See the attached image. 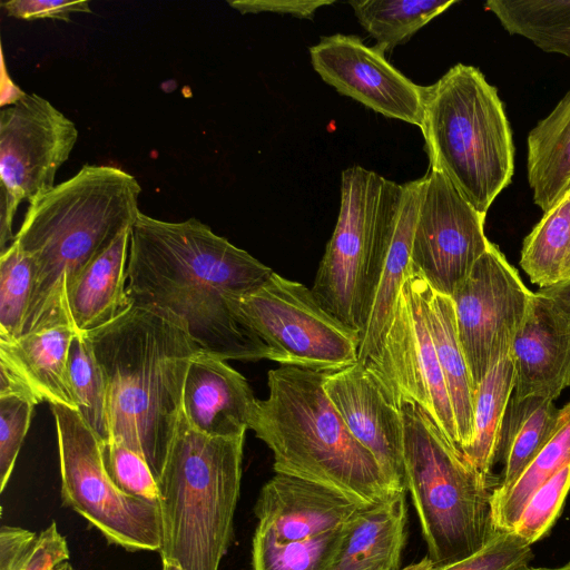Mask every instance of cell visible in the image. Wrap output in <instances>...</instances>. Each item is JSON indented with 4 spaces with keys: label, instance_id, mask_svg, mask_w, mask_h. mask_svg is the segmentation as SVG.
I'll use <instances>...</instances> for the list:
<instances>
[{
    "label": "cell",
    "instance_id": "ab89813d",
    "mask_svg": "<svg viewBox=\"0 0 570 570\" xmlns=\"http://www.w3.org/2000/svg\"><path fill=\"white\" fill-rule=\"evenodd\" d=\"M227 2L240 13L275 12L297 18H311L316 9L333 3L327 0H236Z\"/></svg>",
    "mask_w": 570,
    "mask_h": 570
},
{
    "label": "cell",
    "instance_id": "f546056e",
    "mask_svg": "<svg viewBox=\"0 0 570 570\" xmlns=\"http://www.w3.org/2000/svg\"><path fill=\"white\" fill-rule=\"evenodd\" d=\"M455 0H353L362 27L386 52L409 40L419 29L454 4Z\"/></svg>",
    "mask_w": 570,
    "mask_h": 570
},
{
    "label": "cell",
    "instance_id": "b9f144b4",
    "mask_svg": "<svg viewBox=\"0 0 570 570\" xmlns=\"http://www.w3.org/2000/svg\"><path fill=\"white\" fill-rule=\"evenodd\" d=\"M1 80H2V85H7V87H1V97L0 98H1V107L2 108L17 104L27 95L17 85L13 83V81L7 73L3 58H2Z\"/></svg>",
    "mask_w": 570,
    "mask_h": 570
},
{
    "label": "cell",
    "instance_id": "8fae6325",
    "mask_svg": "<svg viewBox=\"0 0 570 570\" xmlns=\"http://www.w3.org/2000/svg\"><path fill=\"white\" fill-rule=\"evenodd\" d=\"M425 279L412 266L400 291L379 354L363 363L393 401L420 405L449 441L461 450L446 384L424 309Z\"/></svg>",
    "mask_w": 570,
    "mask_h": 570
},
{
    "label": "cell",
    "instance_id": "d4e9b609",
    "mask_svg": "<svg viewBox=\"0 0 570 570\" xmlns=\"http://www.w3.org/2000/svg\"><path fill=\"white\" fill-rule=\"evenodd\" d=\"M560 409L541 396H511L502 425L499 453L503 470L497 490L514 483L557 430Z\"/></svg>",
    "mask_w": 570,
    "mask_h": 570
},
{
    "label": "cell",
    "instance_id": "f35d334b",
    "mask_svg": "<svg viewBox=\"0 0 570 570\" xmlns=\"http://www.w3.org/2000/svg\"><path fill=\"white\" fill-rule=\"evenodd\" d=\"M1 7L8 16L28 21L52 19L69 22L71 13L91 12L87 0H10L1 2Z\"/></svg>",
    "mask_w": 570,
    "mask_h": 570
},
{
    "label": "cell",
    "instance_id": "60d3db41",
    "mask_svg": "<svg viewBox=\"0 0 570 570\" xmlns=\"http://www.w3.org/2000/svg\"><path fill=\"white\" fill-rule=\"evenodd\" d=\"M538 292L553 299L570 318V279L539 288Z\"/></svg>",
    "mask_w": 570,
    "mask_h": 570
},
{
    "label": "cell",
    "instance_id": "83f0119b",
    "mask_svg": "<svg viewBox=\"0 0 570 570\" xmlns=\"http://www.w3.org/2000/svg\"><path fill=\"white\" fill-rule=\"evenodd\" d=\"M510 35L529 39L546 52L570 57V0H489Z\"/></svg>",
    "mask_w": 570,
    "mask_h": 570
},
{
    "label": "cell",
    "instance_id": "52a82bcc",
    "mask_svg": "<svg viewBox=\"0 0 570 570\" xmlns=\"http://www.w3.org/2000/svg\"><path fill=\"white\" fill-rule=\"evenodd\" d=\"M420 128L430 168L487 214L514 169L511 128L495 87L478 68L453 66L425 87Z\"/></svg>",
    "mask_w": 570,
    "mask_h": 570
},
{
    "label": "cell",
    "instance_id": "8d00e7d4",
    "mask_svg": "<svg viewBox=\"0 0 570 570\" xmlns=\"http://www.w3.org/2000/svg\"><path fill=\"white\" fill-rule=\"evenodd\" d=\"M38 403L20 393L0 394V491L11 476Z\"/></svg>",
    "mask_w": 570,
    "mask_h": 570
},
{
    "label": "cell",
    "instance_id": "30bf717a",
    "mask_svg": "<svg viewBox=\"0 0 570 570\" xmlns=\"http://www.w3.org/2000/svg\"><path fill=\"white\" fill-rule=\"evenodd\" d=\"M50 409L58 436L63 504L110 543L129 551H159L158 503L125 494L114 484L104 466L100 441L77 410L65 405Z\"/></svg>",
    "mask_w": 570,
    "mask_h": 570
},
{
    "label": "cell",
    "instance_id": "d590c367",
    "mask_svg": "<svg viewBox=\"0 0 570 570\" xmlns=\"http://www.w3.org/2000/svg\"><path fill=\"white\" fill-rule=\"evenodd\" d=\"M100 450L104 466L121 492L158 503L157 481L139 454L112 440L100 443Z\"/></svg>",
    "mask_w": 570,
    "mask_h": 570
},
{
    "label": "cell",
    "instance_id": "5bb4252c",
    "mask_svg": "<svg viewBox=\"0 0 570 570\" xmlns=\"http://www.w3.org/2000/svg\"><path fill=\"white\" fill-rule=\"evenodd\" d=\"M78 129L47 99L27 94L0 111V195L18 209L56 185L58 169L68 160Z\"/></svg>",
    "mask_w": 570,
    "mask_h": 570
},
{
    "label": "cell",
    "instance_id": "484cf974",
    "mask_svg": "<svg viewBox=\"0 0 570 570\" xmlns=\"http://www.w3.org/2000/svg\"><path fill=\"white\" fill-rule=\"evenodd\" d=\"M570 462V402L560 409L556 432L505 490L494 489L491 498L495 531L510 532L537 490Z\"/></svg>",
    "mask_w": 570,
    "mask_h": 570
},
{
    "label": "cell",
    "instance_id": "5b68a950",
    "mask_svg": "<svg viewBox=\"0 0 570 570\" xmlns=\"http://www.w3.org/2000/svg\"><path fill=\"white\" fill-rule=\"evenodd\" d=\"M245 435L208 436L180 415L157 480L161 561L218 570L233 539Z\"/></svg>",
    "mask_w": 570,
    "mask_h": 570
},
{
    "label": "cell",
    "instance_id": "603a6c76",
    "mask_svg": "<svg viewBox=\"0 0 570 570\" xmlns=\"http://www.w3.org/2000/svg\"><path fill=\"white\" fill-rule=\"evenodd\" d=\"M424 309L463 451L473 438L475 390L459 341L454 305L451 297L434 292L425 281Z\"/></svg>",
    "mask_w": 570,
    "mask_h": 570
},
{
    "label": "cell",
    "instance_id": "bcb514c9",
    "mask_svg": "<svg viewBox=\"0 0 570 570\" xmlns=\"http://www.w3.org/2000/svg\"><path fill=\"white\" fill-rule=\"evenodd\" d=\"M52 570H75L73 567L68 562L63 561L55 567Z\"/></svg>",
    "mask_w": 570,
    "mask_h": 570
},
{
    "label": "cell",
    "instance_id": "7a4b0ae2",
    "mask_svg": "<svg viewBox=\"0 0 570 570\" xmlns=\"http://www.w3.org/2000/svg\"><path fill=\"white\" fill-rule=\"evenodd\" d=\"M85 335L106 381L110 440L139 454L157 481L177 432L188 365L202 347L175 315L150 305L132 304Z\"/></svg>",
    "mask_w": 570,
    "mask_h": 570
},
{
    "label": "cell",
    "instance_id": "44dd1931",
    "mask_svg": "<svg viewBox=\"0 0 570 570\" xmlns=\"http://www.w3.org/2000/svg\"><path fill=\"white\" fill-rule=\"evenodd\" d=\"M406 491L362 508L326 570H399L406 541Z\"/></svg>",
    "mask_w": 570,
    "mask_h": 570
},
{
    "label": "cell",
    "instance_id": "ffe728a7",
    "mask_svg": "<svg viewBox=\"0 0 570 570\" xmlns=\"http://www.w3.org/2000/svg\"><path fill=\"white\" fill-rule=\"evenodd\" d=\"M75 330L49 327L10 342L0 341V394L20 393L37 403L77 410L68 376Z\"/></svg>",
    "mask_w": 570,
    "mask_h": 570
},
{
    "label": "cell",
    "instance_id": "7bdbcfd3",
    "mask_svg": "<svg viewBox=\"0 0 570 570\" xmlns=\"http://www.w3.org/2000/svg\"><path fill=\"white\" fill-rule=\"evenodd\" d=\"M432 569H433V564H432L431 560L429 559V557L426 556L423 559H421L420 561L412 562L409 566H406L405 568H401L399 570H432Z\"/></svg>",
    "mask_w": 570,
    "mask_h": 570
},
{
    "label": "cell",
    "instance_id": "3957f363",
    "mask_svg": "<svg viewBox=\"0 0 570 570\" xmlns=\"http://www.w3.org/2000/svg\"><path fill=\"white\" fill-rule=\"evenodd\" d=\"M141 187L112 166L85 165L29 204L13 242L31 258L33 288L21 336L70 325L67 296L79 274L139 214Z\"/></svg>",
    "mask_w": 570,
    "mask_h": 570
},
{
    "label": "cell",
    "instance_id": "f1b7e54d",
    "mask_svg": "<svg viewBox=\"0 0 570 570\" xmlns=\"http://www.w3.org/2000/svg\"><path fill=\"white\" fill-rule=\"evenodd\" d=\"M570 259V189L524 238L520 265L540 288L563 281Z\"/></svg>",
    "mask_w": 570,
    "mask_h": 570
},
{
    "label": "cell",
    "instance_id": "277c9868",
    "mask_svg": "<svg viewBox=\"0 0 570 570\" xmlns=\"http://www.w3.org/2000/svg\"><path fill=\"white\" fill-rule=\"evenodd\" d=\"M327 373L289 365L271 370L268 396L256 399L248 429L273 452L275 473L323 484L365 505L382 502L400 491L327 396Z\"/></svg>",
    "mask_w": 570,
    "mask_h": 570
},
{
    "label": "cell",
    "instance_id": "9a60e30c",
    "mask_svg": "<svg viewBox=\"0 0 570 570\" xmlns=\"http://www.w3.org/2000/svg\"><path fill=\"white\" fill-rule=\"evenodd\" d=\"M384 55L341 33L323 37L309 48L314 70L340 94L387 118L421 127L425 87L402 75Z\"/></svg>",
    "mask_w": 570,
    "mask_h": 570
},
{
    "label": "cell",
    "instance_id": "836d02e7",
    "mask_svg": "<svg viewBox=\"0 0 570 570\" xmlns=\"http://www.w3.org/2000/svg\"><path fill=\"white\" fill-rule=\"evenodd\" d=\"M33 278L31 258L12 242L0 253V341L10 342L21 336Z\"/></svg>",
    "mask_w": 570,
    "mask_h": 570
},
{
    "label": "cell",
    "instance_id": "cb8c5ba5",
    "mask_svg": "<svg viewBox=\"0 0 570 570\" xmlns=\"http://www.w3.org/2000/svg\"><path fill=\"white\" fill-rule=\"evenodd\" d=\"M527 174L546 213L570 189V90L528 135Z\"/></svg>",
    "mask_w": 570,
    "mask_h": 570
},
{
    "label": "cell",
    "instance_id": "d6986e66",
    "mask_svg": "<svg viewBox=\"0 0 570 570\" xmlns=\"http://www.w3.org/2000/svg\"><path fill=\"white\" fill-rule=\"evenodd\" d=\"M256 397L246 379L225 361L199 350L185 376L181 413L208 436L245 435Z\"/></svg>",
    "mask_w": 570,
    "mask_h": 570
},
{
    "label": "cell",
    "instance_id": "f6af8a7d",
    "mask_svg": "<svg viewBox=\"0 0 570 570\" xmlns=\"http://www.w3.org/2000/svg\"><path fill=\"white\" fill-rule=\"evenodd\" d=\"M163 570H184L180 566L169 561H163Z\"/></svg>",
    "mask_w": 570,
    "mask_h": 570
},
{
    "label": "cell",
    "instance_id": "ac0fdd59",
    "mask_svg": "<svg viewBox=\"0 0 570 570\" xmlns=\"http://www.w3.org/2000/svg\"><path fill=\"white\" fill-rule=\"evenodd\" d=\"M512 396L556 400L570 387V318L548 296L533 293L511 352Z\"/></svg>",
    "mask_w": 570,
    "mask_h": 570
},
{
    "label": "cell",
    "instance_id": "9c48e42d",
    "mask_svg": "<svg viewBox=\"0 0 570 570\" xmlns=\"http://www.w3.org/2000/svg\"><path fill=\"white\" fill-rule=\"evenodd\" d=\"M229 305L238 322L269 348L268 360L281 365L331 372L358 361L360 333L298 282L273 272Z\"/></svg>",
    "mask_w": 570,
    "mask_h": 570
},
{
    "label": "cell",
    "instance_id": "8992f818",
    "mask_svg": "<svg viewBox=\"0 0 570 570\" xmlns=\"http://www.w3.org/2000/svg\"><path fill=\"white\" fill-rule=\"evenodd\" d=\"M404 487L433 568L479 551L498 531L491 498L500 478L476 469L417 404H400Z\"/></svg>",
    "mask_w": 570,
    "mask_h": 570
},
{
    "label": "cell",
    "instance_id": "ba28073f",
    "mask_svg": "<svg viewBox=\"0 0 570 570\" xmlns=\"http://www.w3.org/2000/svg\"><path fill=\"white\" fill-rule=\"evenodd\" d=\"M403 184L353 166L342 171L337 222L312 291L333 316L358 333L363 294L376 254L390 234Z\"/></svg>",
    "mask_w": 570,
    "mask_h": 570
},
{
    "label": "cell",
    "instance_id": "d6a6232c",
    "mask_svg": "<svg viewBox=\"0 0 570 570\" xmlns=\"http://www.w3.org/2000/svg\"><path fill=\"white\" fill-rule=\"evenodd\" d=\"M66 538L51 522L39 533L13 525L0 530V570H52L69 560Z\"/></svg>",
    "mask_w": 570,
    "mask_h": 570
},
{
    "label": "cell",
    "instance_id": "74e56055",
    "mask_svg": "<svg viewBox=\"0 0 570 570\" xmlns=\"http://www.w3.org/2000/svg\"><path fill=\"white\" fill-rule=\"evenodd\" d=\"M532 558L531 546L512 531L497 532L475 553L432 570H514L529 564Z\"/></svg>",
    "mask_w": 570,
    "mask_h": 570
},
{
    "label": "cell",
    "instance_id": "2e32d148",
    "mask_svg": "<svg viewBox=\"0 0 570 570\" xmlns=\"http://www.w3.org/2000/svg\"><path fill=\"white\" fill-rule=\"evenodd\" d=\"M324 390L352 435L371 452L392 487L405 490L402 412L379 377L357 361L328 372Z\"/></svg>",
    "mask_w": 570,
    "mask_h": 570
},
{
    "label": "cell",
    "instance_id": "6da1fadb",
    "mask_svg": "<svg viewBox=\"0 0 570 570\" xmlns=\"http://www.w3.org/2000/svg\"><path fill=\"white\" fill-rule=\"evenodd\" d=\"M273 271L196 218L165 222L139 212L130 233L127 292L132 304L175 315L205 352L258 361L271 351L238 322L229 302Z\"/></svg>",
    "mask_w": 570,
    "mask_h": 570
},
{
    "label": "cell",
    "instance_id": "e0dca14e",
    "mask_svg": "<svg viewBox=\"0 0 570 570\" xmlns=\"http://www.w3.org/2000/svg\"><path fill=\"white\" fill-rule=\"evenodd\" d=\"M364 507L332 488L275 473L262 487L254 513L256 529L286 543L343 529Z\"/></svg>",
    "mask_w": 570,
    "mask_h": 570
},
{
    "label": "cell",
    "instance_id": "1f68e13d",
    "mask_svg": "<svg viewBox=\"0 0 570 570\" xmlns=\"http://www.w3.org/2000/svg\"><path fill=\"white\" fill-rule=\"evenodd\" d=\"M346 527L286 543L277 542L269 534L255 529L253 570H326L341 547Z\"/></svg>",
    "mask_w": 570,
    "mask_h": 570
},
{
    "label": "cell",
    "instance_id": "e575fe53",
    "mask_svg": "<svg viewBox=\"0 0 570 570\" xmlns=\"http://www.w3.org/2000/svg\"><path fill=\"white\" fill-rule=\"evenodd\" d=\"M569 490L570 462L531 497L512 532L529 546L542 539L559 518Z\"/></svg>",
    "mask_w": 570,
    "mask_h": 570
},
{
    "label": "cell",
    "instance_id": "7402d4cb",
    "mask_svg": "<svg viewBox=\"0 0 570 570\" xmlns=\"http://www.w3.org/2000/svg\"><path fill=\"white\" fill-rule=\"evenodd\" d=\"M131 229L95 258L76 278L67 296L71 326L78 334L97 330L128 311L127 263Z\"/></svg>",
    "mask_w": 570,
    "mask_h": 570
},
{
    "label": "cell",
    "instance_id": "7dc6e473",
    "mask_svg": "<svg viewBox=\"0 0 570 570\" xmlns=\"http://www.w3.org/2000/svg\"><path fill=\"white\" fill-rule=\"evenodd\" d=\"M567 279H570V259H569V263L567 265V268H566V272H564V276H563V281H567Z\"/></svg>",
    "mask_w": 570,
    "mask_h": 570
},
{
    "label": "cell",
    "instance_id": "4fadbf2b",
    "mask_svg": "<svg viewBox=\"0 0 570 570\" xmlns=\"http://www.w3.org/2000/svg\"><path fill=\"white\" fill-rule=\"evenodd\" d=\"M423 177L411 266L434 292L451 297L491 245L484 234L487 214L439 170L429 168Z\"/></svg>",
    "mask_w": 570,
    "mask_h": 570
},
{
    "label": "cell",
    "instance_id": "4dcf8cb0",
    "mask_svg": "<svg viewBox=\"0 0 570 570\" xmlns=\"http://www.w3.org/2000/svg\"><path fill=\"white\" fill-rule=\"evenodd\" d=\"M68 376L81 419L100 443L110 441L106 381L85 334L76 333L72 337L68 354Z\"/></svg>",
    "mask_w": 570,
    "mask_h": 570
},
{
    "label": "cell",
    "instance_id": "7c38bea8",
    "mask_svg": "<svg viewBox=\"0 0 570 570\" xmlns=\"http://www.w3.org/2000/svg\"><path fill=\"white\" fill-rule=\"evenodd\" d=\"M532 295L493 243L451 295L475 391L487 373L510 354Z\"/></svg>",
    "mask_w": 570,
    "mask_h": 570
},
{
    "label": "cell",
    "instance_id": "4316f807",
    "mask_svg": "<svg viewBox=\"0 0 570 570\" xmlns=\"http://www.w3.org/2000/svg\"><path fill=\"white\" fill-rule=\"evenodd\" d=\"M514 391V364L511 354L501 358L483 377L475 391L473 438L462 452L482 473L493 475L501 431Z\"/></svg>",
    "mask_w": 570,
    "mask_h": 570
},
{
    "label": "cell",
    "instance_id": "ee69618b",
    "mask_svg": "<svg viewBox=\"0 0 570 570\" xmlns=\"http://www.w3.org/2000/svg\"><path fill=\"white\" fill-rule=\"evenodd\" d=\"M514 570H570V560L558 567H531L529 564H524L515 568Z\"/></svg>",
    "mask_w": 570,
    "mask_h": 570
}]
</instances>
